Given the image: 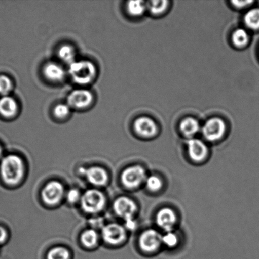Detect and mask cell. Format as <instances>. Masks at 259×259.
Returning <instances> with one entry per match:
<instances>
[{
	"instance_id": "cell-25",
	"label": "cell",
	"mask_w": 259,
	"mask_h": 259,
	"mask_svg": "<svg viewBox=\"0 0 259 259\" xmlns=\"http://www.w3.org/2000/svg\"><path fill=\"white\" fill-rule=\"evenodd\" d=\"M145 184L147 189L152 192H159L163 186L162 179L156 175H152L147 177Z\"/></svg>"
},
{
	"instance_id": "cell-4",
	"label": "cell",
	"mask_w": 259,
	"mask_h": 259,
	"mask_svg": "<svg viewBox=\"0 0 259 259\" xmlns=\"http://www.w3.org/2000/svg\"><path fill=\"white\" fill-rule=\"evenodd\" d=\"M147 177L146 172L143 167L134 165L124 170L121 180L124 186L128 189H136L145 183Z\"/></svg>"
},
{
	"instance_id": "cell-2",
	"label": "cell",
	"mask_w": 259,
	"mask_h": 259,
	"mask_svg": "<svg viewBox=\"0 0 259 259\" xmlns=\"http://www.w3.org/2000/svg\"><path fill=\"white\" fill-rule=\"evenodd\" d=\"M68 72L73 80L80 85L90 83L96 75L95 65L88 60L75 61L71 63Z\"/></svg>"
},
{
	"instance_id": "cell-1",
	"label": "cell",
	"mask_w": 259,
	"mask_h": 259,
	"mask_svg": "<svg viewBox=\"0 0 259 259\" xmlns=\"http://www.w3.org/2000/svg\"><path fill=\"white\" fill-rule=\"evenodd\" d=\"M24 162L16 155H8L3 157L0 162V175L7 184H19L24 177Z\"/></svg>"
},
{
	"instance_id": "cell-31",
	"label": "cell",
	"mask_w": 259,
	"mask_h": 259,
	"mask_svg": "<svg viewBox=\"0 0 259 259\" xmlns=\"http://www.w3.org/2000/svg\"><path fill=\"white\" fill-rule=\"evenodd\" d=\"M125 227L126 229L133 230L136 227V223L134 219L125 221Z\"/></svg>"
},
{
	"instance_id": "cell-11",
	"label": "cell",
	"mask_w": 259,
	"mask_h": 259,
	"mask_svg": "<svg viewBox=\"0 0 259 259\" xmlns=\"http://www.w3.org/2000/svg\"><path fill=\"white\" fill-rule=\"evenodd\" d=\"M93 99L92 94L90 91L75 90L68 96L67 105L72 108H85L91 105Z\"/></svg>"
},
{
	"instance_id": "cell-22",
	"label": "cell",
	"mask_w": 259,
	"mask_h": 259,
	"mask_svg": "<svg viewBox=\"0 0 259 259\" xmlns=\"http://www.w3.org/2000/svg\"><path fill=\"white\" fill-rule=\"evenodd\" d=\"M232 40L236 47L242 48L248 44L249 36L245 29H238L233 33Z\"/></svg>"
},
{
	"instance_id": "cell-5",
	"label": "cell",
	"mask_w": 259,
	"mask_h": 259,
	"mask_svg": "<svg viewBox=\"0 0 259 259\" xmlns=\"http://www.w3.org/2000/svg\"><path fill=\"white\" fill-rule=\"evenodd\" d=\"M162 235L154 229H149L142 233L139 244L141 250L147 253H153L162 245Z\"/></svg>"
},
{
	"instance_id": "cell-28",
	"label": "cell",
	"mask_w": 259,
	"mask_h": 259,
	"mask_svg": "<svg viewBox=\"0 0 259 259\" xmlns=\"http://www.w3.org/2000/svg\"><path fill=\"white\" fill-rule=\"evenodd\" d=\"M70 108L67 104H59L56 106L54 109L56 117L60 119L67 117L70 113Z\"/></svg>"
},
{
	"instance_id": "cell-30",
	"label": "cell",
	"mask_w": 259,
	"mask_h": 259,
	"mask_svg": "<svg viewBox=\"0 0 259 259\" xmlns=\"http://www.w3.org/2000/svg\"><path fill=\"white\" fill-rule=\"evenodd\" d=\"M233 5L237 8H244L247 7L248 5L252 4V1H233L232 2Z\"/></svg>"
},
{
	"instance_id": "cell-16",
	"label": "cell",
	"mask_w": 259,
	"mask_h": 259,
	"mask_svg": "<svg viewBox=\"0 0 259 259\" xmlns=\"http://www.w3.org/2000/svg\"><path fill=\"white\" fill-rule=\"evenodd\" d=\"M43 73L45 77L52 82H60L65 76V70L62 66L53 62L46 64L43 68Z\"/></svg>"
},
{
	"instance_id": "cell-24",
	"label": "cell",
	"mask_w": 259,
	"mask_h": 259,
	"mask_svg": "<svg viewBox=\"0 0 259 259\" xmlns=\"http://www.w3.org/2000/svg\"><path fill=\"white\" fill-rule=\"evenodd\" d=\"M162 244L167 247L172 248L176 247L179 243L178 236L173 231L165 232L162 237Z\"/></svg>"
},
{
	"instance_id": "cell-8",
	"label": "cell",
	"mask_w": 259,
	"mask_h": 259,
	"mask_svg": "<svg viewBox=\"0 0 259 259\" xmlns=\"http://www.w3.org/2000/svg\"><path fill=\"white\" fill-rule=\"evenodd\" d=\"M114 209L116 214L124 221L134 219L137 211V205L133 200L127 197H121L114 203Z\"/></svg>"
},
{
	"instance_id": "cell-21",
	"label": "cell",
	"mask_w": 259,
	"mask_h": 259,
	"mask_svg": "<svg viewBox=\"0 0 259 259\" xmlns=\"http://www.w3.org/2000/svg\"><path fill=\"white\" fill-rule=\"evenodd\" d=\"M129 14L133 16H140L147 9L146 4L143 1H130L127 5Z\"/></svg>"
},
{
	"instance_id": "cell-7",
	"label": "cell",
	"mask_w": 259,
	"mask_h": 259,
	"mask_svg": "<svg viewBox=\"0 0 259 259\" xmlns=\"http://www.w3.org/2000/svg\"><path fill=\"white\" fill-rule=\"evenodd\" d=\"M101 235L104 241L111 245L120 244L127 237L126 228L117 223H111L104 227Z\"/></svg>"
},
{
	"instance_id": "cell-17",
	"label": "cell",
	"mask_w": 259,
	"mask_h": 259,
	"mask_svg": "<svg viewBox=\"0 0 259 259\" xmlns=\"http://www.w3.org/2000/svg\"><path fill=\"white\" fill-rule=\"evenodd\" d=\"M180 130L184 136L191 138L200 131L199 121L191 117L185 118L180 123Z\"/></svg>"
},
{
	"instance_id": "cell-32",
	"label": "cell",
	"mask_w": 259,
	"mask_h": 259,
	"mask_svg": "<svg viewBox=\"0 0 259 259\" xmlns=\"http://www.w3.org/2000/svg\"><path fill=\"white\" fill-rule=\"evenodd\" d=\"M7 233L5 228L0 227V245L2 244L7 240Z\"/></svg>"
},
{
	"instance_id": "cell-23",
	"label": "cell",
	"mask_w": 259,
	"mask_h": 259,
	"mask_svg": "<svg viewBox=\"0 0 259 259\" xmlns=\"http://www.w3.org/2000/svg\"><path fill=\"white\" fill-rule=\"evenodd\" d=\"M168 2L165 0H159V1H151L146 3L147 9L150 12L154 15H160L162 14L167 9Z\"/></svg>"
},
{
	"instance_id": "cell-33",
	"label": "cell",
	"mask_w": 259,
	"mask_h": 259,
	"mask_svg": "<svg viewBox=\"0 0 259 259\" xmlns=\"http://www.w3.org/2000/svg\"><path fill=\"white\" fill-rule=\"evenodd\" d=\"M3 156V149L1 146H0V159H2Z\"/></svg>"
},
{
	"instance_id": "cell-14",
	"label": "cell",
	"mask_w": 259,
	"mask_h": 259,
	"mask_svg": "<svg viewBox=\"0 0 259 259\" xmlns=\"http://www.w3.org/2000/svg\"><path fill=\"white\" fill-rule=\"evenodd\" d=\"M134 128L137 134L145 138H151L156 136L158 132V128L156 122L151 118L140 117L134 121Z\"/></svg>"
},
{
	"instance_id": "cell-18",
	"label": "cell",
	"mask_w": 259,
	"mask_h": 259,
	"mask_svg": "<svg viewBox=\"0 0 259 259\" xmlns=\"http://www.w3.org/2000/svg\"><path fill=\"white\" fill-rule=\"evenodd\" d=\"M58 55L61 60L69 65L76 61V51L75 48L70 45H63L58 50Z\"/></svg>"
},
{
	"instance_id": "cell-13",
	"label": "cell",
	"mask_w": 259,
	"mask_h": 259,
	"mask_svg": "<svg viewBox=\"0 0 259 259\" xmlns=\"http://www.w3.org/2000/svg\"><path fill=\"white\" fill-rule=\"evenodd\" d=\"M80 172L85 175L89 183L94 186H103L107 183L108 175L102 167L93 166L88 169L81 168Z\"/></svg>"
},
{
	"instance_id": "cell-3",
	"label": "cell",
	"mask_w": 259,
	"mask_h": 259,
	"mask_svg": "<svg viewBox=\"0 0 259 259\" xmlns=\"http://www.w3.org/2000/svg\"><path fill=\"white\" fill-rule=\"evenodd\" d=\"M81 206L86 212L96 214L102 210L106 204L105 195L96 189L87 190L81 199Z\"/></svg>"
},
{
	"instance_id": "cell-29",
	"label": "cell",
	"mask_w": 259,
	"mask_h": 259,
	"mask_svg": "<svg viewBox=\"0 0 259 259\" xmlns=\"http://www.w3.org/2000/svg\"><path fill=\"white\" fill-rule=\"evenodd\" d=\"M81 197H82V195L76 189H71L68 192L67 194V199L70 204H75L79 200L81 201Z\"/></svg>"
},
{
	"instance_id": "cell-15",
	"label": "cell",
	"mask_w": 259,
	"mask_h": 259,
	"mask_svg": "<svg viewBox=\"0 0 259 259\" xmlns=\"http://www.w3.org/2000/svg\"><path fill=\"white\" fill-rule=\"evenodd\" d=\"M18 111V104L10 96H2L0 98V115L5 118L14 117Z\"/></svg>"
},
{
	"instance_id": "cell-6",
	"label": "cell",
	"mask_w": 259,
	"mask_h": 259,
	"mask_svg": "<svg viewBox=\"0 0 259 259\" xmlns=\"http://www.w3.org/2000/svg\"><path fill=\"white\" fill-rule=\"evenodd\" d=\"M224 121L219 118H213L207 121L202 128V133L208 141L215 142L221 139L225 133Z\"/></svg>"
},
{
	"instance_id": "cell-10",
	"label": "cell",
	"mask_w": 259,
	"mask_h": 259,
	"mask_svg": "<svg viewBox=\"0 0 259 259\" xmlns=\"http://www.w3.org/2000/svg\"><path fill=\"white\" fill-rule=\"evenodd\" d=\"M177 222L176 213L169 207L160 209L156 215L157 226L165 232L173 231Z\"/></svg>"
},
{
	"instance_id": "cell-26",
	"label": "cell",
	"mask_w": 259,
	"mask_h": 259,
	"mask_svg": "<svg viewBox=\"0 0 259 259\" xmlns=\"http://www.w3.org/2000/svg\"><path fill=\"white\" fill-rule=\"evenodd\" d=\"M70 253L67 248L57 247L50 250L47 255V259H69Z\"/></svg>"
},
{
	"instance_id": "cell-19",
	"label": "cell",
	"mask_w": 259,
	"mask_h": 259,
	"mask_svg": "<svg viewBox=\"0 0 259 259\" xmlns=\"http://www.w3.org/2000/svg\"><path fill=\"white\" fill-rule=\"evenodd\" d=\"M81 242L86 247H95L98 240V235L95 230L88 229L85 231L81 235Z\"/></svg>"
},
{
	"instance_id": "cell-9",
	"label": "cell",
	"mask_w": 259,
	"mask_h": 259,
	"mask_svg": "<svg viewBox=\"0 0 259 259\" xmlns=\"http://www.w3.org/2000/svg\"><path fill=\"white\" fill-rule=\"evenodd\" d=\"M64 194V188L61 183L52 181L48 183L42 191L43 200L50 205H55L62 200Z\"/></svg>"
},
{
	"instance_id": "cell-20",
	"label": "cell",
	"mask_w": 259,
	"mask_h": 259,
	"mask_svg": "<svg viewBox=\"0 0 259 259\" xmlns=\"http://www.w3.org/2000/svg\"><path fill=\"white\" fill-rule=\"evenodd\" d=\"M245 24L251 29H259V9L249 10L244 17Z\"/></svg>"
},
{
	"instance_id": "cell-12",
	"label": "cell",
	"mask_w": 259,
	"mask_h": 259,
	"mask_svg": "<svg viewBox=\"0 0 259 259\" xmlns=\"http://www.w3.org/2000/svg\"><path fill=\"white\" fill-rule=\"evenodd\" d=\"M188 152L193 161L200 162L206 159L209 151L201 140L192 138L188 141Z\"/></svg>"
},
{
	"instance_id": "cell-27",
	"label": "cell",
	"mask_w": 259,
	"mask_h": 259,
	"mask_svg": "<svg viewBox=\"0 0 259 259\" xmlns=\"http://www.w3.org/2000/svg\"><path fill=\"white\" fill-rule=\"evenodd\" d=\"M13 88L11 79L7 75H0V95L9 96Z\"/></svg>"
}]
</instances>
